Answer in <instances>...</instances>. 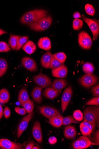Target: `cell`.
<instances>
[{
  "instance_id": "21",
  "label": "cell",
  "mask_w": 99,
  "mask_h": 149,
  "mask_svg": "<svg viewBox=\"0 0 99 149\" xmlns=\"http://www.w3.org/2000/svg\"><path fill=\"white\" fill-rule=\"evenodd\" d=\"M52 54L51 51H47L41 57V63L42 66L45 68H49Z\"/></svg>"
},
{
  "instance_id": "51",
  "label": "cell",
  "mask_w": 99,
  "mask_h": 149,
  "mask_svg": "<svg viewBox=\"0 0 99 149\" xmlns=\"http://www.w3.org/2000/svg\"><path fill=\"white\" fill-rule=\"evenodd\" d=\"M33 149H41L40 148L37 146H33V148H32Z\"/></svg>"
},
{
  "instance_id": "18",
  "label": "cell",
  "mask_w": 99,
  "mask_h": 149,
  "mask_svg": "<svg viewBox=\"0 0 99 149\" xmlns=\"http://www.w3.org/2000/svg\"><path fill=\"white\" fill-rule=\"evenodd\" d=\"M63 117L60 114L53 116L48 118L49 123L55 127H59L62 125Z\"/></svg>"
},
{
  "instance_id": "30",
  "label": "cell",
  "mask_w": 99,
  "mask_h": 149,
  "mask_svg": "<svg viewBox=\"0 0 99 149\" xmlns=\"http://www.w3.org/2000/svg\"><path fill=\"white\" fill-rule=\"evenodd\" d=\"M8 68V63L4 59L0 58V77L6 72Z\"/></svg>"
},
{
  "instance_id": "34",
  "label": "cell",
  "mask_w": 99,
  "mask_h": 149,
  "mask_svg": "<svg viewBox=\"0 0 99 149\" xmlns=\"http://www.w3.org/2000/svg\"><path fill=\"white\" fill-rule=\"evenodd\" d=\"M80 129L82 134L84 136H87V135H90L93 131L92 130L90 129L88 127L84 125L81 123L80 125Z\"/></svg>"
},
{
  "instance_id": "25",
  "label": "cell",
  "mask_w": 99,
  "mask_h": 149,
  "mask_svg": "<svg viewBox=\"0 0 99 149\" xmlns=\"http://www.w3.org/2000/svg\"><path fill=\"white\" fill-rule=\"evenodd\" d=\"M10 98L9 93L7 90L3 88L0 90V103H6L9 101Z\"/></svg>"
},
{
  "instance_id": "43",
  "label": "cell",
  "mask_w": 99,
  "mask_h": 149,
  "mask_svg": "<svg viewBox=\"0 0 99 149\" xmlns=\"http://www.w3.org/2000/svg\"><path fill=\"white\" fill-rule=\"evenodd\" d=\"M99 130H98L94 134L93 139L95 143L99 144Z\"/></svg>"
},
{
  "instance_id": "49",
  "label": "cell",
  "mask_w": 99,
  "mask_h": 149,
  "mask_svg": "<svg viewBox=\"0 0 99 149\" xmlns=\"http://www.w3.org/2000/svg\"><path fill=\"white\" fill-rule=\"evenodd\" d=\"M7 33V32L6 31H3L1 29H0V36Z\"/></svg>"
},
{
  "instance_id": "40",
  "label": "cell",
  "mask_w": 99,
  "mask_h": 149,
  "mask_svg": "<svg viewBox=\"0 0 99 149\" xmlns=\"http://www.w3.org/2000/svg\"><path fill=\"white\" fill-rule=\"evenodd\" d=\"M99 84L98 83L96 86L92 87L91 88V93L94 96H99Z\"/></svg>"
},
{
  "instance_id": "42",
  "label": "cell",
  "mask_w": 99,
  "mask_h": 149,
  "mask_svg": "<svg viewBox=\"0 0 99 149\" xmlns=\"http://www.w3.org/2000/svg\"><path fill=\"white\" fill-rule=\"evenodd\" d=\"M10 108L7 106L5 107L3 112L4 118H8L10 116Z\"/></svg>"
},
{
  "instance_id": "44",
  "label": "cell",
  "mask_w": 99,
  "mask_h": 149,
  "mask_svg": "<svg viewBox=\"0 0 99 149\" xmlns=\"http://www.w3.org/2000/svg\"><path fill=\"white\" fill-rule=\"evenodd\" d=\"M81 123L84 125L87 126L90 129L92 130L94 129L93 126L89 122L85 120L84 119V121Z\"/></svg>"
},
{
  "instance_id": "22",
  "label": "cell",
  "mask_w": 99,
  "mask_h": 149,
  "mask_svg": "<svg viewBox=\"0 0 99 149\" xmlns=\"http://www.w3.org/2000/svg\"><path fill=\"white\" fill-rule=\"evenodd\" d=\"M78 139L79 149L87 148L91 144L92 142L90 139L86 136H80Z\"/></svg>"
},
{
  "instance_id": "13",
  "label": "cell",
  "mask_w": 99,
  "mask_h": 149,
  "mask_svg": "<svg viewBox=\"0 0 99 149\" xmlns=\"http://www.w3.org/2000/svg\"><path fill=\"white\" fill-rule=\"evenodd\" d=\"M61 92V90L55 89L52 88H47L44 90L42 95L48 99L52 100L57 97Z\"/></svg>"
},
{
  "instance_id": "7",
  "label": "cell",
  "mask_w": 99,
  "mask_h": 149,
  "mask_svg": "<svg viewBox=\"0 0 99 149\" xmlns=\"http://www.w3.org/2000/svg\"><path fill=\"white\" fill-rule=\"evenodd\" d=\"M33 80L38 87L44 88L52 84L51 79L46 75L42 74L41 71L37 75H34Z\"/></svg>"
},
{
  "instance_id": "9",
  "label": "cell",
  "mask_w": 99,
  "mask_h": 149,
  "mask_svg": "<svg viewBox=\"0 0 99 149\" xmlns=\"http://www.w3.org/2000/svg\"><path fill=\"white\" fill-rule=\"evenodd\" d=\"M34 112H32L24 117L20 123L18 130L17 136L19 138L23 132L26 129L30 121L33 118Z\"/></svg>"
},
{
  "instance_id": "31",
  "label": "cell",
  "mask_w": 99,
  "mask_h": 149,
  "mask_svg": "<svg viewBox=\"0 0 99 149\" xmlns=\"http://www.w3.org/2000/svg\"><path fill=\"white\" fill-rule=\"evenodd\" d=\"M79 123L72 116H68L63 118L62 125L63 126L69 125L72 123Z\"/></svg>"
},
{
  "instance_id": "4",
  "label": "cell",
  "mask_w": 99,
  "mask_h": 149,
  "mask_svg": "<svg viewBox=\"0 0 99 149\" xmlns=\"http://www.w3.org/2000/svg\"><path fill=\"white\" fill-rule=\"evenodd\" d=\"M81 18L89 26L93 35V40H97L99 34V21L96 19H91L89 18L84 15H82Z\"/></svg>"
},
{
  "instance_id": "27",
  "label": "cell",
  "mask_w": 99,
  "mask_h": 149,
  "mask_svg": "<svg viewBox=\"0 0 99 149\" xmlns=\"http://www.w3.org/2000/svg\"><path fill=\"white\" fill-rule=\"evenodd\" d=\"M64 65V63L60 62L54 57L53 54H52L49 67L50 69L53 70Z\"/></svg>"
},
{
  "instance_id": "36",
  "label": "cell",
  "mask_w": 99,
  "mask_h": 149,
  "mask_svg": "<svg viewBox=\"0 0 99 149\" xmlns=\"http://www.w3.org/2000/svg\"><path fill=\"white\" fill-rule=\"evenodd\" d=\"M84 8L87 14L91 16L94 15L95 13V10L92 5L87 4L85 6Z\"/></svg>"
},
{
  "instance_id": "35",
  "label": "cell",
  "mask_w": 99,
  "mask_h": 149,
  "mask_svg": "<svg viewBox=\"0 0 99 149\" xmlns=\"http://www.w3.org/2000/svg\"><path fill=\"white\" fill-rule=\"evenodd\" d=\"M53 55L56 59L62 63H64L66 58V54L62 52L56 53Z\"/></svg>"
},
{
  "instance_id": "48",
  "label": "cell",
  "mask_w": 99,
  "mask_h": 149,
  "mask_svg": "<svg viewBox=\"0 0 99 149\" xmlns=\"http://www.w3.org/2000/svg\"><path fill=\"white\" fill-rule=\"evenodd\" d=\"M81 16L80 13L78 12L74 13L73 15V17L75 19H78V18H81Z\"/></svg>"
},
{
  "instance_id": "45",
  "label": "cell",
  "mask_w": 99,
  "mask_h": 149,
  "mask_svg": "<svg viewBox=\"0 0 99 149\" xmlns=\"http://www.w3.org/2000/svg\"><path fill=\"white\" fill-rule=\"evenodd\" d=\"M57 139L54 136H51L49 138L48 142L49 143L52 145L55 144L57 142Z\"/></svg>"
},
{
  "instance_id": "2",
  "label": "cell",
  "mask_w": 99,
  "mask_h": 149,
  "mask_svg": "<svg viewBox=\"0 0 99 149\" xmlns=\"http://www.w3.org/2000/svg\"><path fill=\"white\" fill-rule=\"evenodd\" d=\"M98 106H91L86 108L84 112V119L90 123L95 128L96 123L99 125Z\"/></svg>"
},
{
  "instance_id": "19",
  "label": "cell",
  "mask_w": 99,
  "mask_h": 149,
  "mask_svg": "<svg viewBox=\"0 0 99 149\" xmlns=\"http://www.w3.org/2000/svg\"><path fill=\"white\" fill-rule=\"evenodd\" d=\"M65 137L68 139L74 138L77 135L76 130L75 127L72 125H69L65 127L64 130Z\"/></svg>"
},
{
  "instance_id": "24",
  "label": "cell",
  "mask_w": 99,
  "mask_h": 149,
  "mask_svg": "<svg viewBox=\"0 0 99 149\" xmlns=\"http://www.w3.org/2000/svg\"><path fill=\"white\" fill-rule=\"evenodd\" d=\"M29 99L27 90L25 88H22L20 91L19 96V101L20 104L23 106L24 103Z\"/></svg>"
},
{
  "instance_id": "28",
  "label": "cell",
  "mask_w": 99,
  "mask_h": 149,
  "mask_svg": "<svg viewBox=\"0 0 99 149\" xmlns=\"http://www.w3.org/2000/svg\"><path fill=\"white\" fill-rule=\"evenodd\" d=\"M82 68L84 72L87 74L92 73L95 70L93 64L89 62L84 63Z\"/></svg>"
},
{
  "instance_id": "23",
  "label": "cell",
  "mask_w": 99,
  "mask_h": 149,
  "mask_svg": "<svg viewBox=\"0 0 99 149\" xmlns=\"http://www.w3.org/2000/svg\"><path fill=\"white\" fill-rule=\"evenodd\" d=\"M37 47L35 44L31 40L27 41L23 47V49L28 54H32L36 49Z\"/></svg>"
},
{
  "instance_id": "3",
  "label": "cell",
  "mask_w": 99,
  "mask_h": 149,
  "mask_svg": "<svg viewBox=\"0 0 99 149\" xmlns=\"http://www.w3.org/2000/svg\"><path fill=\"white\" fill-rule=\"evenodd\" d=\"M52 22V17L49 16L46 18L28 24V26L32 30L36 31H42L49 28Z\"/></svg>"
},
{
  "instance_id": "12",
  "label": "cell",
  "mask_w": 99,
  "mask_h": 149,
  "mask_svg": "<svg viewBox=\"0 0 99 149\" xmlns=\"http://www.w3.org/2000/svg\"><path fill=\"white\" fill-rule=\"evenodd\" d=\"M39 108L41 113L48 119L55 115L60 114L57 110L52 107L42 106L39 107Z\"/></svg>"
},
{
  "instance_id": "50",
  "label": "cell",
  "mask_w": 99,
  "mask_h": 149,
  "mask_svg": "<svg viewBox=\"0 0 99 149\" xmlns=\"http://www.w3.org/2000/svg\"><path fill=\"white\" fill-rule=\"evenodd\" d=\"M0 113L3 114V108L1 104H0Z\"/></svg>"
},
{
  "instance_id": "15",
  "label": "cell",
  "mask_w": 99,
  "mask_h": 149,
  "mask_svg": "<svg viewBox=\"0 0 99 149\" xmlns=\"http://www.w3.org/2000/svg\"><path fill=\"white\" fill-rule=\"evenodd\" d=\"M33 136L36 141L39 143L42 141V136L40 125L38 121L35 122L33 128Z\"/></svg>"
},
{
  "instance_id": "1",
  "label": "cell",
  "mask_w": 99,
  "mask_h": 149,
  "mask_svg": "<svg viewBox=\"0 0 99 149\" xmlns=\"http://www.w3.org/2000/svg\"><path fill=\"white\" fill-rule=\"evenodd\" d=\"M48 12L44 10H35L26 12L20 19L23 24H28L47 17Z\"/></svg>"
},
{
  "instance_id": "11",
  "label": "cell",
  "mask_w": 99,
  "mask_h": 149,
  "mask_svg": "<svg viewBox=\"0 0 99 149\" xmlns=\"http://www.w3.org/2000/svg\"><path fill=\"white\" fill-rule=\"evenodd\" d=\"M21 63L26 69L32 72H35L37 70L35 61L30 57H26L22 58Z\"/></svg>"
},
{
  "instance_id": "37",
  "label": "cell",
  "mask_w": 99,
  "mask_h": 149,
  "mask_svg": "<svg viewBox=\"0 0 99 149\" xmlns=\"http://www.w3.org/2000/svg\"><path fill=\"white\" fill-rule=\"evenodd\" d=\"M10 50V47L7 43L3 42H0V52H7Z\"/></svg>"
},
{
  "instance_id": "8",
  "label": "cell",
  "mask_w": 99,
  "mask_h": 149,
  "mask_svg": "<svg viewBox=\"0 0 99 149\" xmlns=\"http://www.w3.org/2000/svg\"><path fill=\"white\" fill-rule=\"evenodd\" d=\"M73 94V89L69 86L64 90L61 99V107L62 113L66 109L68 105L71 100Z\"/></svg>"
},
{
  "instance_id": "20",
  "label": "cell",
  "mask_w": 99,
  "mask_h": 149,
  "mask_svg": "<svg viewBox=\"0 0 99 149\" xmlns=\"http://www.w3.org/2000/svg\"><path fill=\"white\" fill-rule=\"evenodd\" d=\"M66 80L63 79H56L54 80L52 83V88L57 90H62L68 85Z\"/></svg>"
},
{
  "instance_id": "6",
  "label": "cell",
  "mask_w": 99,
  "mask_h": 149,
  "mask_svg": "<svg viewBox=\"0 0 99 149\" xmlns=\"http://www.w3.org/2000/svg\"><path fill=\"white\" fill-rule=\"evenodd\" d=\"M78 42L80 46L84 49H90L92 44V40L90 36L87 33L84 31L79 33Z\"/></svg>"
},
{
  "instance_id": "41",
  "label": "cell",
  "mask_w": 99,
  "mask_h": 149,
  "mask_svg": "<svg viewBox=\"0 0 99 149\" xmlns=\"http://www.w3.org/2000/svg\"><path fill=\"white\" fill-rule=\"evenodd\" d=\"M15 110L18 114L22 115H24L26 114V111L24 108L18 107H15Z\"/></svg>"
},
{
  "instance_id": "17",
  "label": "cell",
  "mask_w": 99,
  "mask_h": 149,
  "mask_svg": "<svg viewBox=\"0 0 99 149\" xmlns=\"http://www.w3.org/2000/svg\"><path fill=\"white\" fill-rule=\"evenodd\" d=\"M44 88L36 86L33 90L31 93V97L34 101L38 104H41L43 98L42 97V91Z\"/></svg>"
},
{
  "instance_id": "14",
  "label": "cell",
  "mask_w": 99,
  "mask_h": 149,
  "mask_svg": "<svg viewBox=\"0 0 99 149\" xmlns=\"http://www.w3.org/2000/svg\"><path fill=\"white\" fill-rule=\"evenodd\" d=\"M67 73V68L64 65L52 70V75L54 77L57 78H65Z\"/></svg>"
},
{
  "instance_id": "33",
  "label": "cell",
  "mask_w": 99,
  "mask_h": 149,
  "mask_svg": "<svg viewBox=\"0 0 99 149\" xmlns=\"http://www.w3.org/2000/svg\"><path fill=\"white\" fill-rule=\"evenodd\" d=\"M83 24L82 20L79 19H75L73 21V28L75 30H79L82 28Z\"/></svg>"
},
{
  "instance_id": "39",
  "label": "cell",
  "mask_w": 99,
  "mask_h": 149,
  "mask_svg": "<svg viewBox=\"0 0 99 149\" xmlns=\"http://www.w3.org/2000/svg\"><path fill=\"white\" fill-rule=\"evenodd\" d=\"M99 97L97 96L94 97L88 101L86 104L87 105H99Z\"/></svg>"
},
{
  "instance_id": "29",
  "label": "cell",
  "mask_w": 99,
  "mask_h": 149,
  "mask_svg": "<svg viewBox=\"0 0 99 149\" xmlns=\"http://www.w3.org/2000/svg\"><path fill=\"white\" fill-rule=\"evenodd\" d=\"M23 106L27 112L29 113L33 112L35 107L33 102L30 99L24 103Z\"/></svg>"
},
{
  "instance_id": "38",
  "label": "cell",
  "mask_w": 99,
  "mask_h": 149,
  "mask_svg": "<svg viewBox=\"0 0 99 149\" xmlns=\"http://www.w3.org/2000/svg\"><path fill=\"white\" fill-rule=\"evenodd\" d=\"M73 115L74 118L76 120L80 121L83 119V114L80 110H77L75 111L74 112Z\"/></svg>"
},
{
  "instance_id": "26",
  "label": "cell",
  "mask_w": 99,
  "mask_h": 149,
  "mask_svg": "<svg viewBox=\"0 0 99 149\" xmlns=\"http://www.w3.org/2000/svg\"><path fill=\"white\" fill-rule=\"evenodd\" d=\"M20 36L17 35H10V37L9 39V45L13 50H15L17 45L18 39Z\"/></svg>"
},
{
  "instance_id": "32",
  "label": "cell",
  "mask_w": 99,
  "mask_h": 149,
  "mask_svg": "<svg viewBox=\"0 0 99 149\" xmlns=\"http://www.w3.org/2000/svg\"><path fill=\"white\" fill-rule=\"evenodd\" d=\"M28 38L29 37L27 36H23L19 38L17 40L16 50L18 51L21 49V47L27 42Z\"/></svg>"
},
{
  "instance_id": "47",
  "label": "cell",
  "mask_w": 99,
  "mask_h": 149,
  "mask_svg": "<svg viewBox=\"0 0 99 149\" xmlns=\"http://www.w3.org/2000/svg\"><path fill=\"white\" fill-rule=\"evenodd\" d=\"M73 146L74 148L75 149H79L78 139L74 142L73 143Z\"/></svg>"
},
{
  "instance_id": "52",
  "label": "cell",
  "mask_w": 99,
  "mask_h": 149,
  "mask_svg": "<svg viewBox=\"0 0 99 149\" xmlns=\"http://www.w3.org/2000/svg\"><path fill=\"white\" fill-rule=\"evenodd\" d=\"M3 114L0 113V119H1L2 117Z\"/></svg>"
},
{
  "instance_id": "46",
  "label": "cell",
  "mask_w": 99,
  "mask_h": 149,
  "mask_svg": "<svg viewBox=\"0 0 99 149\" xmlns=\"http://www.w3.org/2000/svg\"><path fill=\"white\" fill-rule=\"evenodd\" d=\"M35 144V143L34 140H32L30 141L29 143L27 146L26 147L25 149H31L34 146Z\"/></svg>"
},
{
  "instance_id": "10",
  "label": "cell",
  "mask_w": 99,
  "mask_h": 149,
  "mask_svg": "<svg viewBox=\"0 0 99 149\" xmlns=\"http://www.w3.org/2000/svg\"><path fill=\"white\" fill-rule=\"evenodd\" d=\"M0 148L3 149H21L22 146L20 143L13 142L7 139H0Z\"/></svg>"
},
{
  "instance_id": "5",
  "label": "cell",
  "mask_w": 99,
  "mask_h": 149,
  "mask_svg": "<svg viewBox=\"0 0 99 149\" xmlns=\"http://www.w3.org/2000/svg\"><path fill=\"white\" fill-rule=\"evenodd\" d=\"M98 80V78L92 73L84 74L79 79V81L84 87L89 88L96 85Z\"/></svg>"
},
{
  "instance_id": "16",
  "label": "cell",
  "mask_w": 99,
  "mask_h": 149,
  "mask_svg": "<svg viewBox=\"0 0 99 149\" xmlns=\"http://www.w3.org/2000/svg\"><path fill=\"white\" fill-rule=\"evenodd\" d=\"M39 48L46 51L50 50L51 47V43L50 39L46 37L39 39L37 43Z\"/></svg>"
}]
</instances>
